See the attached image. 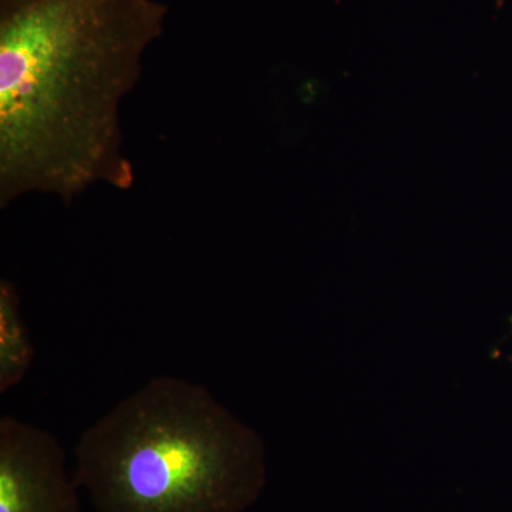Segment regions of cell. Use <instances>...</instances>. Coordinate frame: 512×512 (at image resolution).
Segmentation results:
<instances>
[{"instance_id":"6da1fadb","label":"cell","mask_w":512,"mask_h":512,"mask_svg":"<svg viewBox=\"0 0 512 512\" xmlns=\"http://www.w3.org/2000/svg\"><path fill=\"white\" fill-rule=\"evenodd\" d=\"M167 15L160 0H0V208L133 187L121 104Z\"/></svg>"},{"instance_id":"5b68a950","label":"cell","mask_w":512,"mask_h":512,"mask_svg":"<svg viewBox=\"0 0 512 512\" xmlns=\"http://www.w3.org/2000/svg\"><path fill=\"white\" fill-rule=\"evenodd\" d=\"M510 325H511V335H512V315H511V318H510Z\"/></svg>"},{"instance_id":"277c9868","label":"cell","mask_w":512,"mask_h":512,"mask_svg":"<svg viewBox=\"0 0 512 512\" xmlns=\"http://www.w3.org/2000/svg\"><path fill=\"white\" fill-rule=\"evenodd\" d=\"M35 359L22 315L18 288L10 279L0 281V393H8L28 376Z\"/></svg>"},{"instance_id":"3957f363","label":"cell","mask_w":512,"mask_h":512,"mask_svg":"<svg viewBox=\"0 0 512 512\" xmlns=\"http://www.w3.org/2000/svg\"><path fill=\"white\" fill-rule=\"evenodd\" d=\"M79 490L52 433L0 417V512H80Z\"/></svg>"},{"instance_id":"7a4b0ae2","label":"cell","mask_w":512,"mask_h":512,"mask_svg":"<svg viewBox=\"0 0 512 512\" xmlns=\"http://www.w3.org/2000/svg\"><path fill=\"white\" fill-rule=\"evenodd\" d=\"M73 476L97 512H245L268 468L259 434L207 387L158 376L84 431Z\"/></svg>"}]
</instances>
